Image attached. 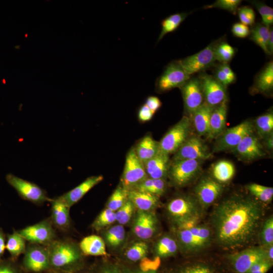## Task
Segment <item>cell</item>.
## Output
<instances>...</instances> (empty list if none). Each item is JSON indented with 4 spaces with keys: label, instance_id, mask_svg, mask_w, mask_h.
<instances>
[{
    "label": "cell",
    "instance_id": "obj_40",
    "mask_svg": "<svg viewBox=\"0 0 273 273\" xmlns=\"http://www.w3.org/2000/svg\"><path fill=\"white\" fill-rule=\"evenodd\" d=\"M128 190L122 185L119 186L110 197L107 208L115 212L119 209L128 199Z\"/></svg>",
    "mask_w": 273,
    "mask_h": 273
},
{
    "label": "cell",
    "instance_id": "obj_12",
    "mask_svg": "<svg viewBox=\"0 0 273 273\" xmlns=\"http://www.w3.org/2000/svg\"><path fill=\"white\" fill-rule=\"evenodd\" d=\"M147 177L144 164L136 156L134 148H131L126 156L121 185L129 190Z\"/></svg>",
    "mask_w": 273,
    "mask_h": 273
},
{
    "label": "cell",
    "instance_id": "obj_14",
    "mask_svg": "<svg viewBox=\"0 0 273 273\" xmlns=\"http://www.w3.org/2000/svg\"><path fill=\"white\" fill-rule=\"evenodd\" d=\"M224 190L223 184L211 176L202 177L194 189V196L206 210L220 196Z\"/></svg>",
    "mask_w": 273,
    "mask_h": 273
},
{
    "label": "cell",
    "instance_id": "obj_61",
    "mask_svg": "<svg viewBox=\"0 0 273 273\" xmlns=\"http://www.w3.org/2000/svg\"><path fill=\"white\" fill-rule=\"evenodd\" d=\"M137 273H157V271H149V272L141 271Z\"/></svg>",
    "mask_w": 273,
    "mask_h": 273
},
{
    "label": "cell",
    "instance_id": "obj_57",
    "mask_svg": "<svg viewBox=\"0 0 273 273\" xmlns=\"http://www.w3.org/2000/svg\"><path fill=\"white\" fill-rule=\"evenodd\" d=\"M267 49L269 54L271 55L273 52V31L270 29L269 35L267 43Z\"/></svg>",
    "mask_w": 273,
    "mask_h": 273
},
{
    "label": "cell",
    "instance_id": "obj_19",
    "mask_svg": "<svg viewBox=\"0 0 273 273\" xmlns=\"http://www.w3.org/2000/svg\"><path fill=\"white\" fill-rule=\"evenodd\" d=\"M158 226L157 218L153 213L139 210L134 221L133 232L138 238L147 240L154 235Z\"/></svg>",
    "mask_w": 273,
    "mask_h": 273
},
{
    "label": "cell",
    "instance_id": "obj_3",
    "mask_svg": "<svg viewBox=\"0 0 273 273\" xmlns=\"http://www.w3.org/2000/svg\"><path fill=\"white\" fill-rule=\"evenodd\" d=\"M175 236L179 250L188 256L202 253L214 241L211 226L205 223L175 229Z\"/></svg>",
    "mask_w": 273,
    "mask_h": 273
},
{
    "label": "cell",
    "instance_id": "obj_52",
    "mask_svg": "<svg viewBox=\"0 0 273 273\" xmlns=\"http://www.w3.org/2000/svg\"><path fill=\"white\" fill-rule=\"evenodd\" d=\"M273 263L264 259L254 264L247 273H266L272 267Z\"/></svg>",
    "mask_w": 273,
    "mask_h": 273
},
{
    "label": "cell",
    "instance_id": "obj_32",
    "mask_svg": "<svg viewBox=\"0 0 273 273\" xmlns=\"http://www.w3.org/2000/svg\"><path fill=\"white\" fill-rule=\"evenodd\" d=\"M235 173V168L234 164L227 160L218 161L211 169V177L221 184L230 181Z\"/></svg>",
    "mask_w": 273,
    "mask_h": 273
},
{
    "label": "cell",
    "instance_id": "obj_38",
    "mask_svg": "<svg viewBox=\"0 0 273 273\" xmlns=\"http://www.w3.org/2000/svg\"><path fill=\"white\" fill-rule=\"evenodd\" d=\"M260 246L266 248L273 245V216L265 219L258 233L257 238Z\"/></svg>",
    "mask_w": 273,
    "mask_h": 273
},
{
    "label": "cell",
    "instance_id": "obj_1",
    "mask_svg": "<svg viewBox=\"0 0 273 273\" xmlns=\"http://www.w3.org/2000/svg\"><path fill=\"white\" fill-rule=\"evenodd\" d=\"M263 206L254 198L242 195H233L218 203L210 216L214 241L226 250L250 245L264 220Z\"/></svg>",
    "mask_w": 273,
    "mask_h": 273
},
{
    "label": "cell",
    "instance_id": "obj_26",
    "mask_svg": "<svg viewBox=\"0 0 273 273\" xmlns=\"http://www.w3.org/2000/svg\"><path fill=\"white\" fill-rule=\"evenodd\" d=\"M136 156L143 163L155 157L159 152V142L150 135H146L134 148Z\"/></svg>",
    "mask_w": 273,
    "mask_h": 273
},
{
    "label": "cell",
    "instance_id": "obj_36",
    "mask_svg": "<svg viewBox=\"0 0 273 273\" xmlns=\"http://www.w3.org/2000/svg\"><path fill=\"white\" fill-rule=\"evenodd\" d=\"M269 30L268 26L263 24H258L252 28L250 32V38L267 55H269L267 49Z\"/></svg>",
    "mask_w": 273,
    "mask_h": 273
},
{
    "label": "cell",
    "instance_id": "obj_62",
    "mask_svg": "<svg viewBox=\"0 0 273 273\" xmlns=\"http://www.w3.org/2000/svg\"><path fill=\"white\" fill-rule=\"evenodd\" d=\"M58 273H63V272H58Z\"/></svg>",
    "mask_w": 273,
    "mask_h": 273
},
{
    "label": "cell",
    "instance_id": "obj_34",
    "mask_svg": "<svg viewBox=\"0 0 273 273\" xmlns=\"http://www.w3.org/2000/svg\"><path fill=\"white\" fill-rule=\"evenodd\" d=\"M166 188L165 179L147 177L131 189L149 193L159 197L165 192Z\"/></svg>",
    "mask_w": 273,
    "mask_h": 273
},
{
    "label": "cell",
    "instance_id": "obj_33",
    "mask_svg": "<svg viewBox=\"0 0 273 273\" xmlns=\"http://www.w3.org/2000/svg\"><path fill=\"white\" fill-rule=\"evenodd\" d=\"M25 241L16 231L7 235L6 248L10 253L12 259L15 260L21 254H24L26 249Z\"/></svg>",
    "mask_w": 273,
    "mask_h": 273
},
{
    "label": "cell",
    "instance_id": "obj_21",
    "mask_svg": "<svg viewBox=\"0 0 273 273\" xmlns=\"http://www.w3.org/2000/svg\"><path fill=\"white\" fill-rule=\"evenodd\" d=\"M171 161L169 155L160 151L153 158L144 164L148 177L165 179L168 176Z\"/></svg>",
    "mask_w": 273,
    "mask_h": 273
},
{
    "label": "cell",
    "instance_id": "obj_29",
    "mask_svg": "<svg viewBox=\"0 0 273 273\" xmlns=\"http://www.w3.org/2000/svg\"><path fill=\"white\" fill-rule=\"evenodd\" d=\"M81 252L86 255L104 256L107 254L104 240L97 235L84 238L80 242Z\"/></svg>",
    "mask_w": 273,
    "mask_h": 273
},
{
    "label": "cell",
    "instance_id": "obj_22",
    "mask_svg": "<svg viewBox=\"0 0 273 273\" xmlns=\"http://www.w3.org/2000/svg\"><path fill=\"white\" fill-rule=\"evenodd\" d=\"M233 150L247 160L258 158L265 155L258 139L253 133L245 136Z\"/></svg>",
    "mask_w": 273,
    "mask_h": 273
},
{
    "label": "cell",
    "instance_id": "obj_50",
    "mask_svg": "<svg viewBox=\"0 0 273 273\" xmlns=\"http://www.w3.org/2000/svg\"><path fill=\"white\" fill-rule=\"evenodd\" d=\"M161 264L160 258L157 256L153 259L144 257L141 260L140 267L141 271H157Z\"/></svg>",
    "mask_w": 273,
    "mask_h": 273
},
{
    "label": "cell",
    "instance_id": "obj_6",
    "mask_svg": "<svg viewBox=\"0 0 273 273\" xmlns=\"http://www.w3.org/2000/svg\"><path fill=\"white\" fill-rule=\"evenodd\" d=\"M190 129V119L184 116L159 142V151L168 155L175 153L189 137Z\"/></svg>",
    "mask_w": 273,
    "mask_h": 273
},
{
    "label": "cell",
    "instance_id": "obj_37",
    "mask_svg": "<svg viewBox=\"0 0 273 273\" xmlns=\"http://www.w3.org/2000/svg\"><path fill=\"white\" fill-rule=\"evenodd\" d=\"M246 189L255 199L262 204L270 203L272 200V187L252 183L247 185Z\"/></svg>",
    "mask_w": 273,
    "mask_h": 273
},
{
    "label": "cell",
    "instance_id": "obj_43",
    "mask_svg": "<svg viewBox=\"0 0 273 273\" xmlns=\"http://www.w3.org/2000/svg\"><path fill=\"white\" fill-rule=\"evenodd\" d=\"M115 220V212L107 208L97 217L92 224V227L96 230L99 231L111 225Z\"/></svg>",
    "mask_w": 273,
    "mask_h": 273
},
{
    "label": "cell",
    "instance_id": "obj_45",
    "mask_svg": "<svg viewBox=\"0 0 273 273\" xmlns=\"http://www.w3.org/2000/svg\"><path fill=\"white\" fill-rule=\"evenodd\" d=\"M226 87L235 80V74L227 64H222L216 70L214 77Z\"/></svg>",
    "mask_w": 273,
    "mask_h": 273
},
{
    "label": "cell",
    "instance_id": "obj_41",
    "mask_svg": "<svg viewBox=\"0 0 273 273\" xmlns=\"http://www.w3.org/2000/svg\"><path fill=\"white\" fill-rule=\"evenodd\" d=\"M106 242L111 247H116L124 241L125 236V230L121 224L111 227L105 233Z\"/></svg>",
    "mask_w": 273,
    "mask_h": 273
},
{
    "label": "cell",
    "instance_id": "obj_4",
    "mask_svg": "<svg viewBox=\"0 0 273 273\" xmlns=\"http://www.w3.org/2000/svg\"><path fill=\"white\" fill-rule=\"evenodd\" d=\"M48 247L50 269L71 273L81 261L80 250L70 241L56 239Z\"/></svg>",
    "mask_w": 273,
    "mask_h": 273
},
{
    "label": "cell",
    "instance_id": "obj_17",
    "mask_svg": "<svg viewBox=\"0 0 273 273\" xmlns=\"http://www.w3.org/2000/svg\"><path fill=\"white\" fill-rule=\"evenodd\" d=\"M199 78L207 104L214 108L226 100L225 87L214 77L204 73L201 74Z\"/></svg>",
    "mask_w": 273,
    "mask_h": 273
},
{
    "label": "cell",
    "instance_id": "obj_35",
    "mask_svg": "<svg viewBox=\"0 0 273 273\" xmlns=\"http://www.w3.org/2000/svg\"><path fill=\"white\" fill-rule=\"evenodd\" d=\"M188 13H180L172 14L164 19L161 23V31L158 36L157 42L159 41L168 33L175 31L186 19Z\"/></svg>",
    "mask_w": 273,
    "mask_h": 273
},
{
    "label": "cell",
    "instance_id": "obj_53",
    "mask_svg": "<svg viewBox=\"0 0 273 273\" xmlns=\"http://www.w3.org/2000/svg\"><path fill=\"white\" fill-rule=\"evenodd\" d=\"M232 32L234 35L240 38H245L250 33L248 26L241 23H236L233 25Z\"/></svg>",
    "mask_w": 273,
    "mask_h": 273
},
{
    "label": "cell",
    "instance_id": "obj_54",
    "mask_svg": "<svg viewBox=\"0 0 273 273\" xmlns=\"http://www.w3.org/2000/svg\"><path fill=\"white\" fill-rule=\"evenodd\" d=\"M154 113L148 108V107L144 104L139 109L138 111L139 119L142 122H147L150 120L154 115Z\"/></svg>",
    "mask_w": 273,
    "mask_h": 273
},
{
    "label": "cell",
    "instance_id": "obj_13",
    "mask_svg": "<svg viewBox=\"0 0 273 273\" xmlns=\"http://www.w3.org/2000/svg\"><path fill=\"white\" fill-rule=\"evenodd\" d=\"M212 153L199 136L189 137L175 152L171 162L182 160H204L211 157Z\"/></svg>",
    "mask_w": 273,
    "mask_h": 273
},
{
    "label": "cell",
    "instance_id": "obj_8",
    "mask_svg": "<svg viewBox=\"0 0 273 273\" xmlns=\"http://www.w3.org/2000/svg\"><path fill=\"white\" fill-rule=\"evenodd\" d=\"M253 128L252 121L245 120L235 126L225 129L216 138L213 152L234 149L245 136L253 133Z\"/></svg>",
    "mask_w": 273,
    "mask_h": 273
},
{
    "label": "cell",
    "instance_id": "obj_58",
    "mask_svg": "<svg viewBox=\"0 0 273 273\" xmlns=\"http://www.w3.org/2000/svg\"><path fill=\"white\" fill-rule=\"evenodd\" d=\"M264 248L265 249L266 251L267 259L270 262L273 263V245Z\"/></svg>",
    "mask_w": 273,
    "mask_h": 273
},
{
    "label": "cell",
    "instance_id": "obj_46",
    "mask_svg": "<svg viewBox=\"0 0 273 273\" xmlns=\"http://www.w3.org/2000/svg\"><path fill=\"white\" fill-rule=\"evenodd\" d=\"M132 203L128 199L125 203L115 211L116 220L119 224H125L130 220L134 209Z\"/></svg>",
    "mask_w": 273,
    "mask_h": 273
},
{
    "label": "cell",
    "instance_id": "obj_56",
    "mask_svg": "<svg viewBox=\"0 0 273 273\" xmlns=\"http://www.w3.org/2000/svg\"><path fill=\"white\" fill-rule=\"evenodd\" d=\"M5 235L3 230L0 228V260L4 254L5 249L6 248Z\"/></svg>",
    "mask_w": 273,
    "mask_h": 273
},
{
    "label": "cell",
    "instance_id": "obj_10",
    "mask_svg": "<svg viewBox=\"0 0 273 273\" xmlns=\"http://www.w3.org/2000/svg\"><path fill=\"white\" fill-rule=\"evenodd\" d=\"M6 178L9 185L25 200L37 204H42L46 201L51 202L53 200L47 196L44 190L34 183L12 173L8 174Z\"/></svg>",
    "mask_w": 273,
    "mask_h": 273
},
{
    "label": "cell",
    "instance_id": "obj_30",
    "mask_svg": "<svg viewBox=\"0 0 273 273\" xmlns=\"http://www.w3.org/2000/svg\"><path fill=\"white\" fill-rule=\"evenodd\" d=\"M179 250L178 242L175 237L170 235L162 236L155 246L156 256L167 258L175 255Z\"/></svg>",
    "mask_w": 273,
    "mask_h": 273
},
{
    "label": "cell",
    "instance_id": "obj_31",
    "mask_svg": "<svg viewBox=\"0 0 273 273\" xmlns=\"http://www.w3.org/2000/svg\"><path fill=\"white\" fill-rule=\"evenodd\" d=\"M273 88V63L269 62L257 76L252 87L258 93L270 92Z\"/></svg>",
    "mask_w": 273,
    "mask_h": 273
},
{
    "label": "cell",
    "instance_id": "obj_51",
    "mask_svg": "<svg viewBox=\"0 0 273 273\" xmlns=\"http://www.w3.org/2000/svg\"><path fill=\"white\" fill-rule=\"evenodd\" d=\"M0 273H21V271L13 259L0 260Z\"/></svg>",
    "mask_w": 273,
    "mask_h": 273
},
{
    "label": "cell",
    "instance_id": "obj_48",
    "mask_svg": "<svg viewBox=\"0 0 273 273\" xmlns=\"http://www.w3.org/2000/svg\"><path fill=\"white\" fill-rule=\"evenodd\" d=\"M253 4L261 15L263 24L269 27L273 22L272 8L260 2L254 1Z\"/></svg>",
    "mask_w": 273,
    "mask_h": 273
},
{
    "label": "cell",
    "instance_id": "obj_23",
    "mask_svg": "<svg viewBox=\"0 0 273 273\" xmlns=\"http://www.w3.org/2000/svg\"><path fill=\"white\" fill-rule=\"evenodd\" d=\"M227 111V99L213 109L210 117L208 138L216 139L224 131Z\"/></svg>",
    "mask_w": 273,
    "mask_h": 273
},
{
    "label": "cell",
    "instance_id": "obj_55",
    "mask_svg": "<svg viewBox=\"0 0 273 273\" xmlns=\"http://www.w3.org/2000/svg\"><path fill=\"white\" fill-rule=\"evenodd\" d=\"M154 114L161 106L162 103L160 99L155 96H149L145 103Z\"/></svg>",
    "mask_w": 273,
    "mask_h": 273
},
{
    "label": "cell",
    "instance_id": "obj_15",
    "mask_svg": "<svg viewBox=\"0 0 273 273\" xmlns=\"http://www.w3.org/2000/svg\"><path fill=\"white\" fill-rule=\"evenodd\" d=\"M50 219L18 231V233L30 243L49 245L56 240V235Z\"/></svg>",
    "mask_w": 273,
    "mask_h": 273
},
{
    "label": "cell",
    "instance_id": "obj_7",
    "mask_svg": "<svg viewBox=\"0 0 273 273\" xmlns=\"http://www.w3.org/2000/svg\"><path fill=\"white\" fill-rule=\"evenodd\" d=\"M202 161L182 160L171 162L168 175L172 184L177 187L186 186L198 176Z\"/></svg>",
    "mask_w": 273,
    "mask_h": 273
},
{
    "label": "cell",
    "instance_id": "obj_24",
    "mask_svg": "<svg viewBox=\"0 0 273 273\" xmlns=\"http://www.w3.org/2000/svg\"><path fill=\"white\" fill-rule=\"evenodd\" d=\"M128 199L139 210L149 211L155 208L159 203V197L149 193L130 189Z\"/></svg>",
    "mask_w": 273,
    "mask_h": 273
},
{
    "label": "cell",
    "instance_id": "obj_2",
    "mask_svg": "<svg viewBox=\"0 0 273 273\" xmlns=\"http://www.w3.org/2000/svg\"><path fill=\"white\" fill-rule=\"evenodd\" d=\"M167 215L175 229L200 223L206 210L193 195H183L171 199L166 205Z\"/></svg>",
    "mask_w": 273,
    "mask_h": 273
},
{
    "label": "cell",
    "instance_id": "obj_5",
    "mask_svg": "<svg viewBox=\"0 0 273 273\" xmlns=\"http://www.w3.org/2000/svg\"><path fill=\"white\" fill-rule=\"evenodd\" d=\"M226 259L234 273H247L254 264L267 258L265 249L258 246L230 253Z\"/></svg>",
    "mask_w": 273,
    "mask_h": 273
},
{
    "label": "cell",
    "instance_id": "obj_47",
    "mask_svg": "<svg viewBox=\"0 0 273 273\" xmlns=\"http://www.w3.org/2000/svg\"><path fill=\"white\" fill-rule=\"evenodd\" d=\"M241 2L240 0H217L210 5L205 6L204 8H219L236 14Z\"/></svg>",
    "mask_w": 273,
    "mask_h": 273
},
{
    "label": "cell",
    "instance_id": "obj_20",
    "mask_svg": "<svg viewBox=\"0 0 273 273\" xmlns=\"http://www.w3.org/2000/svg\"><path fill=\"white\" fill-rule=\"evenodd\" d=\"M103 179V176L102 175L90 176L74 189L58 197L56 199L70 208Z\"/></svg>",
    "mask_w": 273,
    "mask_h": 273
},
{
    "label": "cell",
    "instance_id": "obj_18",
    "mask_svg": "<svg viewBox=\"0 0 273 273\" xmlns=\"http://www.w3.org/2000/svg\"><path fill=\"white\" fill-rule=\"evenodd\" d=\"M180 88L185 110L192 115L204 103V95L200 79L190 78Z\"/></svg>",
    "mask_w": 273,
    "mask_h": 273
},
{
    "label": "cell",
    "instance_id": "obj_49",
    "mask_svg": "<svg viewBox=\"0 0 273 273\" xmlns=\"http://www.w3.org/2000/svg\"><path fill=\"white\" fill-rule=\"evenodd\" d=\"M238 16L241 23L247 26L252 25L255 21V14L250 7L244 6L238 9Z\"/></svg>",
    "mask_w": 273,
    "mask_h": 273
},
{
    "label": "cell",
    "instance_id": "obj_27",
    "mask_svg": "<svg viewBox=\"0 0 273 273\" xmlns=\"http://www.w3.org/2000/svg\"><path fill=\"white\" fill-rule=\"evenodd\" d=\"M213 108L204 102L191 115L195 129L199 135L208 136L210 117Z\"/></svg>",
    "mask_w": 273,
    "mask_h": 273
},
{
    "label": "cell",
    "instance_id": "obj_44",
    "mask_svg": "<svg viewBox=\"0 0 273 273\" xmlns=\"http://www.w3.org/2000/svg\"><path fill=\"white\" fill-rule=\"evenodd\" d=\"M234 49L227 42H221L216 44L215 49L216 60L222 64L229 62L235 55Z\"/></svg>",
    "mask_w": 273,
    "mask_h": 273
},
{
    "label": "cell",
    "instance_id": "obj_59",
    "mask_svg": "<svg viewBox=\"0 0 273 273\" xmlns=\"http://www.w3.org/2000/svg\"><path fill=\"white\" fill-rule=\"evenodd\" d=\"M266 145L269 149H272L273 147V139L272 135H269L267 137L266 141Z\"/></svg>",
    "mask_w": 273,
    "mask_h": 273
},
{
    "label": "cell",
    "instance_id": "obj_9",
    "mask_svg": "<svg viewBox=\"0 0 273 273\" xmlns=\"http://www.w3.org/2000/svg\"><path fill=\"white\" fill-rule=\"evenodd\" d=\"M28 272L40 273L50 269L48 246L30 243L26 247L22 262Z\"/></svg>",
    "mask_w": 273,
    "mask_h": 273
},
{
    "label": "cell",
    "instance_id": "obj_42",
    "mask_svg": "<svg viewBox=\"0 0 273 273\" xmlns=\"http://www.w3.org/2000/svg\"><path fill=\"white\" fill-rule=\"evenodd\" d=\"M148 251V246L143 242L134 243L126 251V256L133 261L140 260L146 257Z\"/></svg>",
    "mask_w": 273,
    "mask_h": 273
},
{
    "label": "cell",
    "instance_id": "obj_39",
    "mask_svg": "<svg viewBox=\"0 0 273 273\" xmlns=\"http://www.w3.org/2000/svg\"><path fill=\"white\" fill-rule=\"evenodd\" d=\"M255 127L260 136L267 138L270 135L273 130L272 112H269L258 117L255 120Z\"/></svg>",
    "mask_w": 273,
    "mask_h": 273
},
{
    "label": "cell",
    "instance_id": "obj_11",
    "mask_svg": "<svg viewBox=\"0 0 273 273\" xmlns=\"http://www.w3.org/2000/svg\"><path fill=\"white\" fill-rule=\"evenodd\" d=\"M190 76L184 71L178 61L169 63L156 81V89L159 93L180 87L189 79Z\"/></svg>",
    "mask_w": 273,
    "mask_h": 273
},
{
    "label": "cell",
    "instance_id": "obj_25",
    "mask_svg": "<svg viewBox=\"0 0 273 273\" xmlns=\"http://www.w3.org/2000/svg\"><path fill=\"white\" fill-rule=\"evenodd\" d=\"M52 203V215L51 221L58 229L66 231L70 226V218L68 207L56 199H53Z\"/></svg>",
    "mask_w": 273,
    "mask_h": 273
},
{
    "label": "cell",
    "instance_id": "obj_16",
    "mask_svg": "<svg viewBox=\"0 0 273 273\" xmlns=\"http://www.w3.org/2000/svg\"><path fill=\"white\" fill-rule=\"evenodd\" d=\"M216 46L214 43L209 44L199 52L178 60L186 73L190 76L212 66L216 61Z\"/></svg>",
    "mask_w": 273,
    "mask_h": 273
},
{
    "label": "cell",
    "instance_id": "obj_60",
    "mask_svg": "<svg viewBox=\"0 0 273 273\" xmlns=\"http://www.w3.org/2000/svg\"><path fill=\"white\" fill-rule=\"evenodd\" d=\"M102 273H119L118 270L115 268L109 267L105 268Z\"/></svg>",
    "mask_w": 273,
    "mask_h": 273
},
{
    "label": "cell",
    "instance_id": "obj_28",
    "mask_svg": "<svg viewBox=\"0 0 273 273\" xmlns=\"http://www.w3.org/2000/svg\"><path fill=\"white\" fill-rule=\"evenodd\" d=\"M173 273H222L218 266L212 262L196 260L178 267Z\"/></svg>",
    "mask_w": 273,
    "mask_h": 273
}]
</instances>
